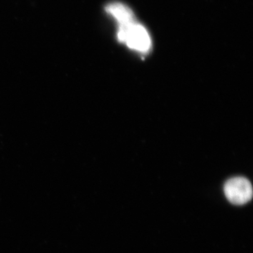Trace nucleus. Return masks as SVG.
Here are the masks:
<instances>
[{"mask_svg": "<svg viewBox=\"0 0 253 253\" xmlns=\"http://www.w3.org/2000/svg\"><path fill=\"white\" fill-rule=\"evenodd\" d=\"M106 13L112 16L119 23V26H126L136 22L132 11L126 5L120 2H113L106 5Z\"/></svg>", "mask_w": 253, "mask_h": 253, "instance_id": "7ed1b4c3", "label": "nucleus"}, {"mask_svg": "<svg viewBox=\"0 0 253 253\" xmlns=\"http://www.w3.org/2000/svg\"><path fill=\"white\" fill-rule=\"evenodd\" d=\"M224 191L228 201L236 206L247 204L252 199V184L249 179L242 176L229 179L224 185Z\"/></svg>", "mask_w": 253, "mask_h": 253, "instance_id": "f03ea898", "label": "nucleus"}, {"mask_svg": "<svg viewBox=\"0 0 253 253\" xmlns=\"http://www.w3.org/2000/svg\"><path fill=\"white\" fill-rule=\"evenodd\" d=\"M118 40L126 43L128 47L141 52H146L151 48V38L146 28L134 22L126 26H119Z\"/></svg>", "mask_w": 253, "mask_h": 253, "instance_id": "f257e3e1", "label": "nucleus"}]
</instances>
